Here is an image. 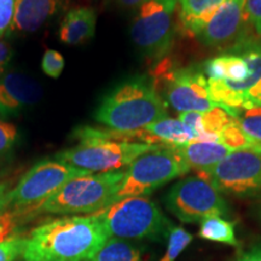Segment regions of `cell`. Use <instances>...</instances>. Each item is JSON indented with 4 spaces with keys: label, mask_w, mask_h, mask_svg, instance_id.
Instances as JSON below:
<instances>
[{
    "label": "cell",
    "mask_w": 261,
    "mask_h": 261,
    "mask_svg": "<svg viewBox=\"0 0 261 261\" xmlns=\"http://www.w3.org/2000/svg\"><path fill=\"white\" fill-rule=\"evenodd\" d=\"M108 236L122 240H167L172 223L146 196L126 197L93 213Z\"/></svg>",
    "instance_id": "3"
},
{
    "label": "cell",
    "mask_w": 261,
    "mask_h": 261,
    "mask_svg": "<svg viewBox=\"0 0 261 261\" xmlns=\"http://www.w3.org/2000/svg\"><path fill=\"white\" fill-rule=\"evenodd\" d=\"M249 98L255 107H261V80L249 91Z\"/></svg>",
    "instance_id": "31"
},
{
    "label": "cell",
    "mask_w": 261,
    "mask_h": 261,
    "mask_svg": "<svg viewBox=\"0 0 261 261\" xmlns=\"http://www.w3.org/2000/svg\"><path fill=\"white\" fill-rule=\"evenodd\" d=\"M108 238L93 214L58 218L33 228L22 257L23 261H90Z\"/></svg>",
    "instance_id": "1"
},
{
    "label": "cell",
    "mask_w": 261,
    "mask_h": 261,
    "mask_svg": "<svg viewBox=\"0 0 261 261\" xmlns=\"http://www.w3.org/2000/svg\"><path fill=\"white\" fill-rule=\"evenodd\" d=\"M64 64L65 61L61 52L56 50L45 51L41 61V68L47 76L52 77V79H58L64 69Z\"/></svg>",
    "instance_id": "24"
},
{
    "label": "cell",
    "mask_w": 261,
    "mask_h": 261,
    "mask_svg": "<svg viewBox=\"0 0 261 261\" xmlns=\"http://www.w3.org/2000/svg\"><path fill=\"white\" fill-rule=\"evenodd\" d=\"M160 145L145 143L87 139L80 140L74 148L58 152L55 155V159L90 173L116 172L128 167L140 155Z\"/></svg>",
    "instance_id": "8"
},
{
    "label": "cell",
    "mask_w": 261,
    "mask_h": 261,
    "mask_svg": "<svg viewBox=\"0 0 261 261\" xmlns=\"http://www.w3.org/2000/svg\"><path fill=\"white\" fill-rule=\"evenodd\" d=\"M181 29L203 46L223 50L254 34L246 14L244 0H226Z\"/></svg>",
    "instance_id": "9"
},
{
    "label": "cell",
    "mask_w": 261,
    "mask_h": 261,
    "mask_svg": "<svg viewBox=\"0 0 261 261\" xmlns=\"http://www.w3.org/2000/svg\"><path fill=\"white\" fill-rule=\"evenodd\" d=\"M3 212H5L4 210V205H3V202H2V197H0V214L3 213Z\"/></svg>",
    "instance_id": "34"
},
{
    "label": "cell",
    "mask_w": 261,
    "mask_h": 261,
    "mask_svg": "<svg viewBox=\"0 0 261 261\" xmlns=\"http://www.w3.org/2000/svg\"><path fill=\"white\" fill-rule=\"evenodd\" d=\"M198 236L202 240L217 242L221 244H227L231 247H238V241L234 231V225L223 217L205 218L200 223Z\"/></svg>",
    "instance_id": "19"
},
{
    "label": "cell",
    "mask_w": 261,
    "mask_h": 261,
    "mask_svg": "<svg viewBox=\"0 0 261 261\" xmlns=\"http://www.w3.org/2000/svg\"><path fill=\"white\" fill-rule=\"evenodd\" d=\"M168 116V106L148 76H135L108 92L94 112L97 122L132 132Z\"/></svg>",
    "instance_id": "2"
},
{
    "label": "cell",
    "mask_w": 261,
    "mask_h": 261,
    "mask_svg": "<svg viewBox=\"0 0 261 261\" xmlns=\"http://www.w3.org/2000/svg\"><path fill=\"white\" fill-rule=\"evenodd\" d=\"M177 150L189 169H195L198 175L208 174L218 163L233 151L221 142H204L197 139L184 146H179Z\"/></svg>",
    "instance_id": "15"
},
{
    "label": "cell",
    "mask_w": 261,
    "mask_h": 261,
    "mask_svg": "<svg viewBox=\"0 0 261 261\" xmlns=\"http://www.w3.org/2000/svg\"><path fill=\"white\" fill-rule=\"evenodd\" d=\"M67 0H15L10 34H29L47 24L64 9Z\"/></svg>",
    "instance_id": "14"
},
{
    "label": "cell",
    "mask_w": 261,
    "mask_h": 261,
    "mask_svg": "<svg viewBox=\"0 0 261 261\" xmlns=\"http://www.w3.org/2000/svg\"><path fill=\"white\" fill-rule=\"evenodd\" d=\"M234 120L248 137L261 143V107L237 110Z\"/></svg>",
    "instance_id": "22"
},
{
    "label": "cell",
    "mask_w": 261,
    "mask_h": 261,
    "mask_svg": "<svg viewBox=\"0 0 261 261\" xmlns=\"http://www.w3.org/2000/svg\"><path fill=\"white\" fill-rule=\"evenodd\" d=\"M194 236L181 226L172 225L167 237V249L160 261H175L192 242Z\"/></svg>",
    "instance_id": "21"
},
{
    "label": "cell",
    "mask_w": 261,
    "mask_h": 261,
    "mask_svg": "<svg viewBox=\"0 0 261 261\" xmlns=\"http://www.w3.org/2000/svg\"><path fill=\"white\" fill-rule=\"evenodd\" d=\"M14 56V52L12 48L8 42L0 40V76L5 73L6 68L9 67L10 62Z\"/></svg>",
    "instance_id": "29"
},
{
    "label": "cell",
    "mask_w": 261,
    "mask_h": 261,
    "mask_svg": "<svg viewBox=\"0 0 261 261\" xmlns=\"http://www.w3.org/2000/svg\"><path fill=\"white\" fill-rule=\"evenodd\" d=\"M177 0H148L136 9L130 38L142 55L161 61L171 51L175 34Z\"/></svg>",
    "instance_id": "7"
},
{
    "label": "cell",
    "mask_w": 261,
    "mask_h": 261,
    "mask_svg": "<svg viewBox=\"0 0 261 261\" xmlns=\"http://www.w3.org/2000/svg\"><path fill=\"white\" fill-rule=\"evenodd\" d=\"M92 174L57 160H44L35 163L18 184L2 197L4 210L32 208L50 197L71 179Z\"/></svg>",
    "instance_id": "11"
},
{
    "label": "cell",
    "mask_w": 261,
    "mask_h": 261,
    "mask_svg": "<svg viewBox=\"0 0 261 261\" xmlns=\"http://www.w3.org/2000/svg\"><path fill=\"white\" fill-rule=\"evenodd\" d=\"M5 189L6 187L4 184H0V197H3L5 195Z\"/></svg>",
    "instance_id": "33"
},
{
    "label": "cell",
    "mask_w": 261,
    "mask_h": 261,
    "mask_svg": "<svg viewBox=\"0 0 261 261\" xmlns=\"http://www.w3.org/2000/svg\"><path fill=\"white\" fill-rule=\"evenodd\" d=\"M25 244L27 237L21 234H11L0 241V261H15L18 256H22Z\"/></svg>",
    "instance_id": "23"
},
{
    "label": "cell",
    "mask_w": 261,
    "mask_h": 261,
    "mask_svg": "<svg viewBox=\"0 0 261 261\" xmlns=\"http://www.w3.org/2000/svg\"><path fill=\"white\" fill-rule=\"evenodd\" d=\"M233 261H261V246L253 247L241 253Z\"/></svg>",
    "instance_id": "30"
},
{
    "label": "cell",
    "mask_w": 261,
    "mask_h": 261,
    "mask_svg": "<svg viewBox=\"0 0 261 261\" xmlns=\"http://www.w3.org/2000/svg\"><path fill=\"white\" fill-rule=\"evenodd\" d=\"M123 178L125 171L92 173L74 178L29 211L64 215L93 214L113 203Z\"/></svg>",
    "instance_id": "4"
},
{
    "label": "cell",
    "mask_w": 261,
    "mask_h": 261,
    "mask_svg": "<svg viewBox=\"0 0 261 261\" xmlns=\"http://www.w3.org/2000/svg\"><path fill=\"white\" fill-rule=\"evenodd\" d=\"M143 248L128 240L110 237L90 261H143Z\"/></svg>",
    "instance_id": "18"
},
{
    "label": "cell",
    "mask_w": 261,
    "mask_h": 261,
    "mask_svg": "<svg viewBox=\"0 0 261 261\" xmlns=\"http://www.w3.org/2000/svg\"><path fill=\"white\" fill-rule=\"evenodd\" d=\"M15 0H0V38L9 32L14 18Z\"/></svg>",
    "instance_id": "27"
},
{
    "label": "cell",
    "mask_w": 261,
    "mask_h": 261,
    "mask_svg": "<svg viewBox=\"0 0 261 261\" xmlns=\"http://www.w3.org/2000/svg\"><path fill=\"white\" fill-rule=\"evenodd\" d=\"M152 84L166 104L179 114L204 113L218 107L211 98L203 70L195 65L177 67L163 58L154 69Z\"/></svg>",
    "instance_id": "5"
},
{
    "label": "cell",
    "mask_w": 261,
    "mask_h": 261,
    "mask_svg": "<svg viewBox=\"0 0 261 261\" xmlns=\"http://www.w3.org/2000/svg\"><path fill=\"white\" fill-rule=\"evenodd\" d=\"M190 171L177 148L158 146L136 159L125 171L114 202L126 197L148 196L156 189ZM113 202V203H114Z\"/></svg>",
    "instance_id": "6"
},
{
    "label": "cell",
    "mask_w": 261,
    "mask_h": 261,
    "mask_svg": "<svg viewBox=\"0 0 261 261\" xmlns=\"http://www.w3.org/2000/svg\"><path fill=\"white\" fill-rule=\"evenodd\" d=\"M41 97V87L27 75L9 71L0 76V117L18 116Z\"/></svg>",
    "instance_id": "13"
},
{
    "label": "cell",
    "mask_w": 261,
    "mask_h": 261,
    "mask_svg": "<svg viewBox=\"0 0 261 261\" xmlns=\"http://www.w3.org/2000/svg\"><path fill=\"white\" fill-rule=\"evenodd\" d=\"M165 204L184 224H197L205 218L228 214V205L221 192L198 174L175 182L165 196Z\"/></svg>",
    "instance_id": "10"
},
{
    "label": "cell",
    "mask_w": 261,
    "mask_h": 261,
    "mask_svg": "<svg viewBox=\"0 0 261 261\" xmlns=\"http://www.w3.org/2000/svg\"><path fill=\"white\" fill-rule=\"evenodd\" d=\"M17 128L0 117V156L11 151L17 142Z\"/></svg>",
    "instance_id": "25"
},
{
    "label": "cell",
    "mask_w": 261,
    "mask_h": 261,
    "mask_svg": "<svg viewBox=\"0 0 261 261\" xmlns=\"http://www.w3.org/2000/svg\"><path fill=\"white\" fill-rule=\"evenodd\" d=\"M16 226V214L10 211H5L0 214V241L11 236Z\"/></svg>",
    "instance_id": "28"
},
{
    "label": "cell",
    "mask_w": 261,
    "mask_h": 261,
    "mask_svg": "<svg viewBox=\"0 0 261 261\" xmlns=\"http://www.w3.org/2000/svg\"><path fill=\"white\" fill-rule=\"evenodd\" d=\"M244 8L253 33L261 38V0H244Z\"/></svg>",
    "instance_id": "26"
},
{
    "label": "cell",
    "mask_w": 261,
    "mask_h": 261,
    "mask_svg": "<svg viewBox=\"0 0 261 261\" xmlns=\"http://www.w3.org/2000/svg\"><path fill=\"white\" fill-rule=\"evenodd\" d=\"M120 5L123 6V8H135L137 9L143 3L148 2V0H116Z\"/></svg>",
    "instance_id": "32"
},
{
    "label": "cell",
    "mask_w": 261,
    "mask_h": 261,
    "mask_svg": "<svg viewBox=\"0 0 261 261\" xmlns=\"http://www.w3.org/2000/svg\"><path fill=\"white\" fill-rule=\"evenodd\" d=\"M226 0H177L178 3V18L180 28L190 23L201 15L211 11L223 4Z\"/></svg>",
    "instance_id": "20"
},
{
    "label": "cell",
    "mask_w": 261,
    "mask_h": 261,
    "mask_svg": "<svg viewBox=\"0 0 261 261\" xmlns=\"http://www.w3.org/2000/svg\"><path fill=\"white\" fill-rule=\"evenodd\" d=\"M96 10L89 6H80L69 10L61 22L58 35L67 45H81L93 38L96 33Z\"/></svg>",
    "instance_id": "16"
},
{
    "label": "cell",
    "mask_w": 261,
    "mask_h": 261,
    "mask_svg": "<svg viewBox=\"0 0 261 261\" xmlns=\"http://www.w3.org/2000/svg\"><path fill=\"white\" fill-rule=\"evenodd\" d=\"M143 129L146 133L150 145L179 148L197 138L194 130L184 125L180 120L169 116L150 123Z\"/></svg>",
    "instance_id": "17"
},
{
    "label": "cell",
    "mask_w": 261,
    "mask_h": 261,
    "mask_svg": "<svg viewBox=\"0 0 261 261\" xmlns=\"http://www.w3.org/2000/svg\"><path fill=\"white\" fill-rule=\"evenodd\" d=\"M257 218H259V221L261 223V205L257 208Z\"/></svg>",
    "instance_id": "35"
},
{
    "label": "cell",
    "mask_w": 261,
    "mask_h": 261,
    "mask_svg": "<svg viewBox=\"0 0 261 261\" xmlns=\"http://www.w3.org/2000/svg\"><path fill=\"white\" fill-rule=\"evenodd\" d=\"M215 188L234 197H253L261 194V151L234 150L205 175Z\"/></svg>",
    "instance_id": "12"
}]
</instances>
